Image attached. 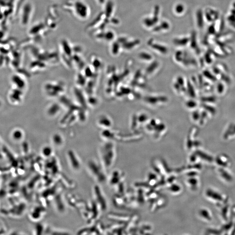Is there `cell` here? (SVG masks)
<instances>
[{"label": "cell", "instance_id": "3957f363", "mask_svg": "<svg viewBox=\"0 0 235 235\" xmlns=\"http://www.w3.org/2000/svg\"><path fill=\"white\" fill-rule=\"evenodd\" d=\"M73 11L76 16L83 19L88 17L89 14V7L83 1H77L74 3Z\"/></svg>", "mask_w": 235, "mask_h": 235}, {"label": "cell", "instance_id": "277c9868", "mask_svg": "<svg viewBox=\"0 0 235 235\" xmlns=\"http://www.w3.org/2000/svg\"><path fill=\"white\" fill-rule=\"evenodd\" d=\"M94 194L95 198L96 203L99 209L104 210L107 207V201L105 198L104 194L102 192L101 189L98 186H95L94 188Z\"/></svg>", "mask_w": 235, "mask_h": 235}, {"label": "cell", "instance_id": "ba28073f", "mask_svg": "<svg viewBox=\"0 0 235 235\" xmlns=\"http://www.w3.org/2000/svg\"><path fill=\"white\" fill-rule=\"evenodd\" d=\"M113 3L111 1H109L107 4L106 6V9H105V12L107 17H109L110 16V15L112 14V11H113Z\"/></svg>", "mask_w": 235, "mask_h": 235}, {"label": "cell", "instance_id": "2e32d148", "mask_svg": "<svg viewBox=\"0 0 235 235\" xmlns=\"http://www.w3.org/2000/svg\"><path fill=\"white\" fill-rule=\"evenodd\" d=\"M96 1L99 4H101H101H104L105 1V0H96Z\"/></svg>", "mask_w": 235, "mask_h": 235}, {"label": "cell", "instance_id": "5b68a950", "mask_svg": "<svg viewBox=\"0 0 235 235\" xmlns=\"http://www.w3.org/2000/svg\"><path fill=\"white\" fill-rule=\"evenodd\" d=\"M67 158L71 168L74 171H78L81 167V163L79 156L72 151H69L67 154Z\"/></svg>", "mask_w": 235, "mask_h": 235}, {"label": "cell", "instance_id": "8992f818", "mask_svg": "<svg viewBox=\"0 0 235 235\" xmlns=\"http://www.w3.org/2000/svg\"><path fill=\"white\" fill-rule=\"evenodd\" d=\"M42 156L45 158H49L51 157L53 153V151L51 148L49 146L45 147L41 150Z\"/></svg>", "mask_w": 235, "mask_h": 235}, {"label": "cell", "instance_id": "9c48e42d", "mask_svg": "<svg viewBox=\"0 0 235 235\" xmlns=\"http://www.w3.org/2000/svg\"><path fill=\"white\" fill-rule=\"evenodd\" d=\"M200 214L205 219L207 220H210L211 219V216L210 215V212L204 209L201 210L200 212Z\"/></svg>", "mask_w": 235, "mask_h": 235}, {"label": "cell", "instance_id": "5bb4252c", "mask_svg": "<svg viewBox=\"0 0 235 235\" xmlns=\"http://www.w3.org/2000/svg\"><path fill=\"white\" fill-rule=\"evenodd\" d=\"M176 11L177 13H181L183 11L184 8H183V7L182 6V5H179L177 6L176 8Z\"/></svg>", "mask_w": 235, "mask_h": 235}, {"label": "cell", "instance_id": "8fae6325", "mask_svg": "<svg viewBox=\"0 0 235 235\" xmlns=\"http://www.w3.org/2000/svg\"><path fill=\"white\" fill-rule=\"evenodd\" d=\"M139 43V41H132V42H129V43H127V44H124V48H126L127 49H130L133 48L134 46H135L136 45H137Z\"/></svg>", "mask_w": 235, "mask_h": 235}, {"label": "cell", "instance_id": "52a82bcc", "mask_svg": "<svg viewBox=\"0 0 235 235\" xmlns=\"http://www.w3.org/2000/svg\"><path fill=\"white\" fill-rule=\"evenodd\" d=\"M114 34L112 32H108L105 34H99L97 35V38L98 39H102L103 38L105 39V40L107 41H110L113 39L114 38Z\"/></svg>", "mask_w": 235, "mask_h": 235}, {"label": "cell", "instance_id": "4fadbf2b", "mask_svg": "<svg viewBox=\"0 0 235 235\" xmlns=\"http://www.w3.org/2000/svg\"><path fill=\"white\" fill-rule=\"evenodd\" d=\"M140 58L144 59L149 60L151 59V56L149 55H148V54L146 53H142L140 54Z\"/></svg>", "mask_w": 235, "mask_h": 235}, {"label": "cell", "instance_id": "7c38bea8", "mask_svg": "<svg viewBox=\"0 0 235 235\" xmlns=\"http://www.w3.org/2000/svg\"><path fill=\"white\" fill-rule=\"evenodd\" d=\"M188 40L187 39H176L174 41L175 44L180 45H186L188 42Z\"/></svg>", "mask_w": 235, "mask_h": 235}, {"label": "cell", "instance_id": "7a4b0ae2", "mask_svg": "<svg viewBox=\"0 0 235 235\" xmlns=\"http://www.w3.org/2000/svg\"><path fill=\"white\" fill-rule=\"evenodd\" d=\"M87 168L89 173L97 182H103L105 181L106 177L103 169L104 168L102 165L100 166L95 160H90L87 163Z\"/></svg>", "mask_w": 235, "mask_h": 235}, {"label": "cell", "instance_id": "6da1fadb", "mask_svg": "<svg viewBox=\"0 0 235 235\" xmlns=\"http://www.w3.org/2000/svg\"><path fill=\"white\" fill-rule=\"evenodd\" d=\"M101 147L99 153L101 164L105 169L112 167L115 162L116 152L114 146L112 145L105 144Z\"/></svg>", "mask_w": 235, "mask_h": 235}, {"label": "cell", "instance_id": "9a60e30c", "mask_svg": "<svg viewBox=\"0 0 235 235\" xmlns=\"http://www.w3.org/2000/svg\"><path fill=\"white\" fill-rule=\"evenodd\" d=\"M118 48H119V46H118V43H114V45H113V50L114 52H118Z\"/></svg>", "mask_w": 235, "mask_h": 235}, {"label": "cell", "instance_id": "30bf717a", "mask_svg": "<svg viewBox=\"0 0 235 235\" xmlns=\"http://www.w3.org/2000/svg\"><path fill=\"white\" fill-rule=\"evenodd\" d=\"M152 48L154 49L159 51L162 53H165L167 51L166 48L164 46H162L159 45H152Z\"/></svg>", "mask_w": 235, "mask_h": 235}]
</instances>
